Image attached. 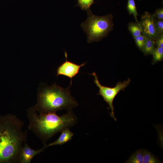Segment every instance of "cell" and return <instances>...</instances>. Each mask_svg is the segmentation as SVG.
Masks as SVG:
<instances>
[{
	"label": "cell",
	"mask_w": 163,
	"mask_h": 163,
	"mask_svg": "<svg viewBox=\"0 0 163 163\" xmlns=\"http://www.w3.org/2000/svg\"><path fill=\"white\" fill-rule=\"evenodd\" d=\"M78 2L77 6L82 10L87 11L90 9L91 6L94 3V0H76Z\"/></svg>",
	"instance_id": "obj_16"
},
{
	"label": "cell",
	"mask_w": 163,
	"mask_h": 163,
	"mask_svg": "<svg viewBox=\"0 0 163 163\" xmlns=\"http://www.w3.org/2000/svg\"><path fill=\"white\" fill-rule=\"evenodd\" d=\"M155 45V41L146 38L142 51L145 55L152 54Z\"/></svg>",
	"instance_id": "obj_11"
},
{
	"label": "cell",
	"mask_w": 163,
	"mask_h": 163,
	"mask_svg": "<svg viewBox=\"0 0 163 163\" xmlns=\"http://www.w3.org/2000/svg\"><path fill=\"white\" fill-rule=\"evenodd\" d=\"M45 149L44 146L40 149L34 150L30 148L28 145L25 142L20 153L19 162L30 163L34 157L42 152Z\"/></svg>",
	"instance_id": "obj_8"
},
{
	"label": "cell",
	"mask_w": 163,
	"mask_h": 163,
	"mask_svg": "<svg viewBox=\"0 0 163 163\" xmlns=\"http://www.w3.org/2000/svg\"><path fill=\"white\" fill-rule=\"evenodd\" d=\"M126 8L129 14L130 15L132 14L136 23H139V22L137 18V16L138 14L137 12L134 0H128Z\"/></svg>",
	"instance_id": "obj_12"
},
{
	"label": "cell",
	"mask_w": 163,
	"mask_h": 163,
	"mask_svg": "<svg viewBox=\"0 0 163 163\" xmlns=\"http://www.w3.org/2000/svg\"><path fill=\"white\" fill-rule=\"evenodd\" d=\"M139 23L130 22L128 24V29L133 38L141 34Z\"/></svg>",
	"instance_id": "obj_13"
},
{
	"label": "cell",
	"mask_w": 163,
	"mask_h": 163,
	"mask_svg": "<svg viewBox=\"0 0 163 163\" xmlns=\"http://www.w3.org/2000/svg\"><path fill=\"white\" fill-rule=\"evenodd\" d=\"M143 163H158L159 161L150 152L143 150Z\"/></svg>",
	"instance_id": "obj_15"
},
{
	"label": "cell",
	"mask_w": 163,
	"mask_h": 163,
	"mask_svg": "<svg viewBox=\"0 0 163 163\" xmlns=\"http://www.w3.org/2000/svg\"><path fill=\"white\" fill-rule=\"evenodd\" d=\"M155 29L158 36L163 34V20H158L155 17Z\"/></svg>",
	"instance_id": "obj_18"
},
{
	"label": "cell",
	"mask_w": 163,
	"mask_h": 163,
	"mask_svg": "<svg viewBox=\"0 0 163 163\" xmlns=\"http://www.w3.org/2000/svg\"><path fill=\"white\" fill-rule=\"evenodd\" d=\"M139 24L142 35L155 42L159 36L155 29V17L153 14L145 12L141 16Z\"/></svg>",
	"instance_id": "obj_6"
},
{
	"label": "cell",
	"mask_w": 163,
	"mask_h": 163,
	"mask_svg": "<svg viewBox=\"0 0 163 163\" xmlns=\"http://www.w3.org/2000/svg\"><path fill=\"white\" fill-rule=\"evenodd\" d=\"M153 15L157 19L159 20H163V8H159L156 9Z\"/></svg>",
	"instance_id": "obj_19"
},
{
	"label": "cell",
	"mask_w": 163,
	"mask_h": 163,
	"mask_svg": "<svg viewBox=\"0 0 163 163\" xmlns=\"http://www.w3.org/2000/svg\"><path fill=\"white\" fill-rule=\"evenodd\" d=\"M134 38L137 46L140 50L142 51L146 38L142 34Z\"/></svg>",
	"instance_id": "obj_17"
},
{
	"label": "cell",
	"mask_w": 163,
	"mask_h": 163,
	"mask_svg": "<svg viewBox=\"0 0 163 163\" xmlns=\"http://www.w3.org/2000/svg\"><path fill=\"white\" fill-rule=\"evenodd\" d=\"M87 12V18L81 26L87 35V42H97L107 37L113 29V15L110 14L99 16L94 14L90 9Z\"/></svg>",
	"instance_id": "obj_4"
},
{
	"label": "cell",
	"mask_w": 163,
	"mask_h": 163,
	"mask_svg": "<svg viewBox=\"0 0 163 163\" xmlns=\"http://www.w3.org/2000/svg\"><path fill=\"white\" fill-rule=\"evenodd\" d=\"M65 55L66 61L58 67L57 76H58L59 75H62L70 78L71 80L70 85H71L72 78L78 74L80 68L84 66L86 63H83L80 65H77L67 60V54L66 51Z\"/></svg>",
	"instance_id": "obj_7"
},
{
	"label": "cell",
	"mask_w": 163,
	"mask_h": 163,
	"mask_svg": "<svg viewBox=\"0 0 163 163\" xmlns=\"http://www.w3.org/2000/svg\"><path fill=\"white\" fill-rule=\"evenodd\" d=\"M23 121L14 115L0 123V162H19L27 136V131L23 130Z\"/></svg>",
	"instance_id": "obj_2"
},
{
	"label": "cell",
	"mask_w": 163,
	"mask_h": 163,
	"mask_svg": "<svg viewBox=\"0 0 163 163\" xmlns=\"http://www.w3.org/2000/svg\"><path fill=\"white\" fill-rule=\"evenodd\" d=\"M94 77V82L99 88L98 94L101 95L104 101L108 104L111 110L110 116L116 120L114 115V108L113 105V100L117 95L121 91L124 90L131 82L130 79L121 82H118L114 87L111 88L102 85L100 83L96 74L93 72L91 74Z\"/></svg>",
	"instance_id": "obj_5"
},
{
	"label": "cell",
	"mask_w": 163,
	"mask_h": 163,
	"mask_svg": "<svg viewBox=\"0 0 163 163\" xmlns=\"http://www.w3.org/2000/svg\"><path fill=\"white\" fill-rule=\"evenodd\" d=\"M143 150H139L135 152L126 161L128 163H143Z\"/></svg>",
	"instance_id": "obj_10"
},
{
	"label": "cell",
	"mask_w": 163,
	"mask_h": 163,
	"mask_svg": "<svg viewBox=\"0 0 163 163\" xmlns=\"http://www.w3.org/2000/svg\"><path fill=\"white\" fill-rule=\"evenodd\" d=\"M155 42L157 47H163V34L159 36Z\"/></svg>",
	"instance_id": "obj_20"
},
{
	"label": "cell",
	"mask_w": 163,
	"mask_h": 163,
	"mask_svg": "<svg viewBox=\"0 0 163 163\" xmlns=\"http://www.w3.org/2000/svg\"><path fill=\"white\" fill-rule=\"evenodd\" d=\"M152 54L153 64L162 60L163 58V47L155 48Z\"/></svg>",
	"instance_id": "obj_14"
},
{
	"label": "cell",
	"mask_w": 163,
	"mask_h": 163,
	"mask_svg": "<svg viewBox=\"0 0 163 163\" xmlns=\"http://www.w3.org/2000/svg\"><path fill=\"white\" fill-rule=\"evenodd\" d=\"M73 136V133L70 130L69 128L65 129L61 131L60 136L56 141L46 145L44 147L46 148L52 146L62 145L71 140Z\"/></svg>",
	"instance_id": "obj_9"
},
{
	"label": "cell",
	"mask_w": 163,
	"mask_h": 163,
	"mask_svg": "<svg viewBox=\"0 0 163 163\" xmlns=\"http://www.w3.org/2000/svg\"><path fill=\"white\" fill-rule=\"evenodd\" d=\"M27 112L29 122L28 129L40 139L45 145L47 140L56 133L69 128L76 121L71 110L61 116L55 112H38L34 107L29 108Z\"/></svg>",
	"instance_id": "obj_1"
},
{
	"label": "cell",
	"mask_w": 163,
	"mask_h": 163,
	"mask_svg": "<svg viewBox=\"0 0 163 163\" xmlns=\"http://www.w3.org/2000/svg\"><path fill=\"white\" fill-rule=\"evenodd\" d=\"M69 87L63 88L55 83L44 89L38 94L37 102L34 107L42 113L55 112L63 109L71 110L78 104Z\"/></svg>",
	"instance_id": "obj_3"
}]
</instances>
